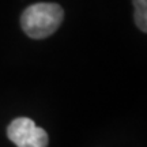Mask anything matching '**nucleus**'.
I'll use <instances>...</instances> for the list:
<instances>
[{
	"instance_id": "1",
	"label": "nucleus",
	"mask_w": 147,
	"mask_h": 147,
	"mask_svg": "<svg viewBox=\"0 0 147 147\" xmlns=\"http://www.w3.org/2000/svg\"><path fill=\"white\" fill-rule=\"evenodd\" d=\"M64 11L55 3H38L27 7L21 18L23 32L34 40L47 38L61 25Z\"/></svg>"
},
{
	"instance_id": "2",
	"label": "nucleus",
	"mask_w": 147,
	"mask_h": 147,
	"mask_svg": "<svg viewBox=\"0 0 147 147\" xmlns=\"http://www.w3.org/2000/svg\"><path fill=\"white\" fill-rule=\"evenodd\" d=\"M7 135L16 147H47L49 138L42 128L27 117H18L7 128Z\"/></svg>"
},
{
	"instance_id": "3",
	"label": "nucleus",
	"mask_w": 147,
	"mask_h": 147,
	"mask_svg": "<svg viewBox=\"0 0 147 147\" xmlns=\"http://www.w3.org/2000/svg\"><path fill=\"white\" fill-rule=\"evenodd\" d=\"M135 4V22L138 27L147 32V0H134Z\"/></svg>"
}]
</instances>
